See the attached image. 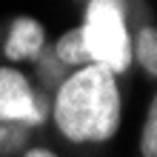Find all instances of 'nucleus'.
I'll use <instances>...</instances> for the list:
<instances>
[{"mask_svg":"<svg viewBox=\"0 0 157 157\" xmlns=\"http://www.w3.org/2000/svg\"><path fill=\"white\" fill-rule=\"evenodd\" d=\"M57 132L71 143H106L120 128L123 103H120L117 75L106 66L89 63L60 83L52 106Z\"/></svg>","mask_w":157,"mask_h":157,"instance_id":"f257e3e1","label":"nucleus"},{"mask_svg":"<svg viewBox=\"0 0 157 157\" xmlns=\"http://www.w3.org/2000/svg\"><path fill=\"white\" fill-rule=\"evenodd\" d=\"M89 60L123 75L132 66V34L126 29L123 0H89L86 23L80 26Z\"/></svg>","mask_w":157,"mask_h":157,"instance_id":"f03ea898","label":"nucleus"},{"mask_svg":"<svg viewBox=\"0 0 157 157\" xmlns=\"http://www.w3.org/2000/svg\"><path fill=\"white\" fill-rule=\"evenodd\" d=\"M46 117V109L37 100L32 83L17 69L0 66V123L37 126Z\"/></svg>","mask_w":157,"mask_h":157,"instance_id":"7ed1b4c3","label":"nucleus"},{"mask_svg":"<svg viewBox=\"0 0 157 157\" xmlns=\"http://www.w3.org/2000/svg\"><path fill=\"white\" fill-rule=\"evenodd\" d=\"M46 49V32L37 20L32 17H17L9 29V37L3 46V54L9 60L20 63V60H37L40 52Z\"/></svg>","mask_w":157,"mask_h":157,"instance_id":"20e7f679","label":"nucleus"},{"mask_svg":"<svg viewBox=\"0 0 157 157\" xmlns=\"http://www.w3.org/2000/svg\"><path fill=\"white\" fill-rule=\"evenodd\" d=\"M54 57H57L66 69H83V66H89L91 60H89V52H86V43H83L80 29L66 32L57 43H54Z\"/></svg>","mask_w":157,"mask_h":157,"instance_id":"39448f33","label":"nucleus"},{"mask_svg":"<svg viewBox=\"0 0 157 157\" xmlns=\"http://www.w3.org/2000/svg\"><path fill=\"white\" fill-rule=\"evenodd\" d=\"M132 60L140 63L146 75L157 77V29L154 26H143L132 40Z\"/></svg>","mask_w":157,"mask_h":157,"instance_id":"423d86ee","label":"nucleus"},{"mask_svg":"<svg viewBox=\"0 0 157 157\" xmlns=\"http://www.w3.org/2000/svg\"><path fill=\"white\" fill-rule=\"evenodd\" d=\"M140 154H143V157H157V94L151 97L149 114H146V123H143Z\"/></svg>","mask_w":157,"mask_h":157,"instance_id":"0eeeda50","label":"nucleus"},{"mask_svg":"<svg viewBox=\"0 0 157 157\" xmlns=\"http://www.w3.org/2000/svg\"><path fill=\"white\" fill-rule=\"evenodd\" d=\"M26 143V126L23 123H0V149L17 151Z\"/></svg>","mask_w":157,"mask_h":157,"instance_id":"6e6552de","label":"nucleus"},{"mask_svg":"<svg viewBox=\"0 0 157 157\" xmlns=\"http://www.w3.org/2000/svg\"><path fill=\"white\" fill-rule=\"evenodd\" d=\"M23 157H57L54 151H49V149H29Z\"/></svg>","mask_w":157,"mask_h":157,"instance_id":"1a4fd4ad","label":"nucleus"}]
</instances>
